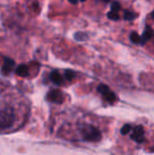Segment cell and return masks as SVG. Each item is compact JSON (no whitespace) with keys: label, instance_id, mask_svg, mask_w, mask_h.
Returning a JSON list of instances; mask_svg holds the SVG:
<instances>
[{"label":"cell","instance_id":"cell-1","mask_svg":"<svg viewBox=\"0 0 154 155\" xmlns=\"http://www.w3.org/2000/svg\"><path fill=\"white\" fill-rule=\"evenodd\" d=\"M108 132V121L80 109H64L54 114L52 133L76 145H97Z\"/></svg>","mask_w":154,"mask_h":155},{"label":"cell","instance_id":"cell-2","mask_svg":"<svg viewBox=\"0 0 154 155\" xmlns=\"http://www.w3.org/2000/svg\"><path fill=\"white\" fill-rule=\"evenodd\" d=\"M30 101L20 92L0 84V135L11 134L27 124Z\"/></svg>","mask_w":154,"mask_h":155},{"label":"cell","instance_id":"cell-3","mask_svg":"<svg viewBox=\"0 0 154 155\" xmlns=\"http://www.w3.org/2000/svg\"><path fill=\"white\" fill-rule=\"evenodd\" d=\"M130 131H132V134H131V138H133L136 143H142L144 140V129L143 128H133L132 129L130 127Z\"/></svg>","mask_w":154,"mask_h":155},{"label":"cell","instance_id":"cell-4","mask_svg":"<svg viewBox=\"0 0 154 155\" xmlns=\"http://www.w3.org/2000/svg\"><path fill=\"white\" fill-rule=\"evenodd\" d=\"M152 36H153V30H152V28L148 25V27H146V29H145V32H144V34H143V36H140L139 45H145L146 42H148V41L152 38Z\"/></svg>","mask_w":154,"mask_h":155},{"label":"cell","instance_id":"cell-5","mask_svg":"<svg viewBox=\"0 0 154 155\" xmlns=\"http://www.w3.org/2000/svg\"><path fill=\"white\" fill-rule=\"evenodd\" d=\"M15 65V61L11 58H4V62L3 65H2V71H3L4 74H8V72H11L13 69H14Z\"/></svg>","mask_w":154,"mask_h":155},{"label":"cell","instance_id":"cell-6","mask_svg":"<svg viewBox=\"0 0 154 155\" xmlns=\"http://www.w3.org/2000/svg\"><path fill=\"white\" fill-rule=\"evenodd\" d=\"M16 74L18 76H21V77H27L29 75V69L25 64H20L17 67Z\"/></svg>","mask_w":154,"mask_h":155},{"label":"cell","instance_id":"cell-7","mask_svg":"<svg viewBox=\"0 0 154 155\" xmlns=\"http://www.w3.org/2000/svg\"><path fill=\"white\" fill-rule=\"evenodd\" d=\"M136 18H137V14H135L134 12H131V11H128V10H126L125 12H123V19H125V20L132 21Z\"/></svg>","mask_w":154,"mask_h":155},{"label":"cell","instance_id":"cell-8","mask_svg":"<svg viewBox=\"0 0 154 155\" xmlns=\"http://www.w3.org/2000/svg\"><path fill=\"white\" fill-rule=\"evenodd\" d=\"M51 79L53 82H55V84H60L62 82V78L61 76H60V74L58 73L57 71H53L51 73Z\"/></svg>","mask_w":154,"mask_h":155},{"label":"cell","instance_id":"cell-9","mask_svg":"<svg viewBox=\"0 0 154 155\" xmlns=\"http://www.w3.org/2000/svg\"><path fill=\"white\" fill-rule=\"evenodd\" d=\"M130 40H131V42L135 43V45H139L140 36L136 32H132L131 34H130Z\"/></svg>","mask_w":154,"mask_h":155},{"label":"cell","instance_id":"cell-10","mask_svg":"<svg viewBox=\"0 0 154 155\" xmlns=\"http://www.w3.org/2000/svg\"><path fill=\"white\" fill-rule=\"evenodd\" d=\"M121 6H120V3L118 1H113L111 4V12H114V13H118L120 11Z\"/></svg>","mask_w":154,"mask_h":155},{"label":"cell","instance_id":"cell-11","mask_svg":"<svg viewBox=\"0 0 154 155\" xmlns=\"http://www.w3.org/2000/svg\"><path fill=\"white\" fill-rule=\"evenodd\" d=\"M74 38L78 41H84L88 38V35L84 34V33H82V32H78L74 35Z\"/></svg>","mask_w":154,"mask_h":155},{"label":"cell","instance_id":"cell-12","mask_svg":"<svg viewBox=\"0 0 154 155\" xmlns=\"http://www.w3.org/2000/svg\"><path fill=\"white\" fill-rule=\"evenodd\" d=\"M107 16H108V18L111 19V20H113V21L119 20V15H118V13H114V12H111V11H110V12L107 14Z\"/></svg>","mask_w":154,"mask_h":155},{"label":"cell","instance_id":"cell-13","mask_svg":"<svg viewBox=\"0 0 154 155\" xmlns=\"http://www.w3.org/2000/svg\"><path fill=\"white\" fill-rule=\"evenodd\" d=\"M75 76V74H74V72H72V71H67L66 72V77H67V79H72L73 77Z\"/></svg>","mask_w":154,"mask_h":155},{"label":"cell","instance_id":"cell-14","mask_svg":"<svg viewBox=\"0 0 154 155\" xmlns=\"http://www.w3.org/2000/svg\"><path fill=\"white\" fill-rule=\"evenodd\" d=\"M69 2H70V3H72V4H76L78 2V0H69Z\"/></svg>","mask_w":154,"mask_h":155},{"label":"cell","instance_id":"cell-15","mask_svg":"<svg viewBox=\"0 0 154 155\" xmlns=\"http://www.w3.org/2000/svg\"><path fill=\"white\" fill-rule=\"evenodd\" d=\"M100 1H103V2H110L111 0H100Z\"/></svg>","mask_w":154,"mask_h":155},{"label":"cell","instance_id":"cell-16","mask_svg":"<svg viewBox=\"0 0 154 155\" xmlns=\"http://www.w3.org/2000/svg\"><path fill=\"white\" fill-rule=\"evenodd\" d=\"M80 1H81V2H84V1H86V0H80Z\"/></svg>","mask_w":154,"mask_h":155}]
</instances>
